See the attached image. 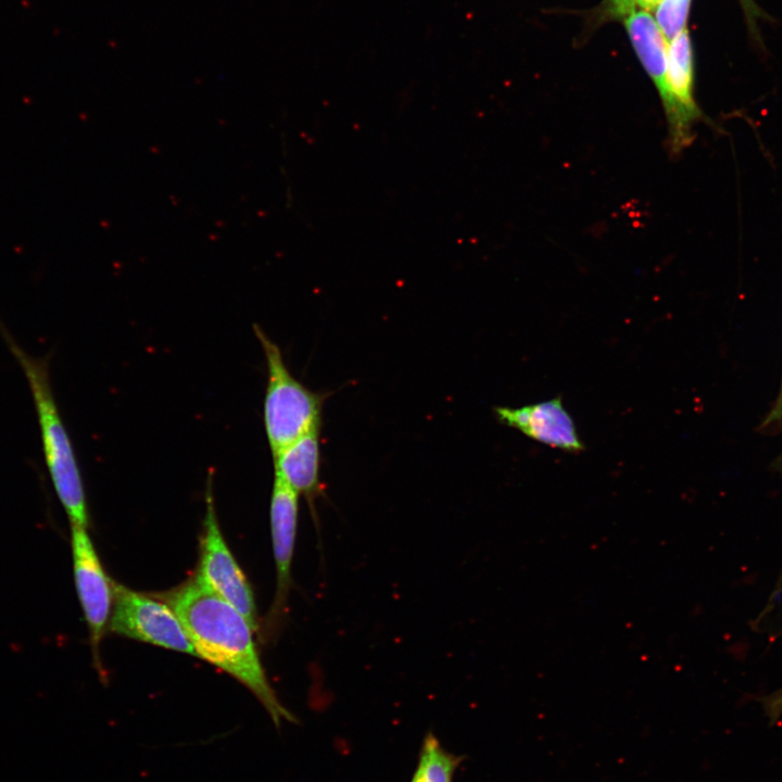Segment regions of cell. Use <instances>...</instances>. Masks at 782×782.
Instances as JSON below:
<instances>
[{
  "label": "cell",
  "instance_id": "6da1fadb",
  "mask_svg": "<svg viewBox=\"0 0 782 782\" xmlns=\"http://www.w3.org/2000/svg\"><path fill=\"white\" fill-rule=\"evenodd\" d=\"M198 657L226 671L261 702L278 728L297 718L280 703L267 681L252 628L231 604L214 593L197 576L167 595Z\"/></svg>",
  "mask_w": 782,
  "mask_h": 782
},
{
  "label": "cell",
  "instance_id": "7a4b0ae2",
  "mask_svg": "<svg viewBox=\"0 0 782 782\" xmlns=\"http://www.w3.org/2000/svg\"><path fill=\"white\" fill-rule=\"evenodd\" d=\"M0 335L18 363L36 411L47 470L71 526L87 528L88 507L73 443L54 396L49 357L25 351L0 319Z\"/></svg>",
  "mask_w": 782,
  "mask_h": 782
},
{
  "label": "cell",
  "instance_id": "3957f363",
  "mask_svg": "<svg viewBox=\"0 0 782 782\" xmlns=\"http://www.w3.org/2000/svg\"><path fill=\"white\" fill-rule=\"evenodd\" d=\"M267 366V384L263 405L264 428L272 455L321 424L323 404L328 393L306 388L290 373L280 348L253 325Z\"/></svg>",
  "mask_w": 782,
  "mask_h": 782
},
{
  "label": "cell",
  "instance_id": "277c9868",
  "mask_svg": "<svg viewBox=\"0 0 782 782\" xmlns=\"http://www.w3.org/2000/svg\"><path fill=\"white\" fill-rule=\"evenodd\" d=\"M111 632L198 656L179 618L167 604L113 583Z\"/></svg>",
  "mask_w": 782,
  "mask_h": 782
},
{
  "label": "cell",
  "instance_id": "5b68a950",
  "mask_svg": "<svg viewBox=\"0 0 782 782\" xmlns=\"http://www.w3.org/2000/svg\"><path fill=\"white\" fill-rule=\"evenodd\" d=\"M209 478L204 533L197 577L239 610L254 631L258 623L253 592L220 532L212 496V477Z\"/></svg>",
  "mask_w": 782,
  "mask_h": 782
},
{
  "label": "cell",
  "instance_id": "8992f818",
  "mask_svg": "<svg viewBox=\"0 0 782 782\" xmlns=\"http://www.w3.org/2000/svg\"><path fill=\"white\" fill-rule=\"evenodd\" d=\"M71 529L75 584L92 651L98 654L112 611L114 586L100 563L86 528L71 526Z\"/></svg>",
  "mask_w": 782,
  "mask_h": 782
},
{
  "label": "cell",
  "instance_id": "52a82bcc",
  "mask_svg": "<svg viewBox=\"0 0 782 782\" xmlns=\"http://www.w3.org/2000/svg\"><path fill=\"white\" fill-rule=\"evenodd\" d=\"M299 515V494L278 475L274 476L270 499V529L276 565L277 588L270 620L278 623L288 604Z\"/></svg>",
  "mask_w": 782,
  "mask_h": 782
},
{
  "label": "cell",
  "instance_id": "ba28073f",
  "mask_svg": "<svg viewBox=\"0 0 782 782\" xmlns=\"http://www.w3.org/2000/svg\"><path fill=\"white\" fill-rule=\"evenodd\" d=\"M497 419L527 437L567 452H580L583 443L559 398L518 408L495 407Z\"/></svg>",
  "mask_w": 782,
  "mask_h": 782
},
{
  "label": "cell",
  "instance_id": "9c48e42d",
  "mask_svg": "<svg viewBox=\"0 0 782 782\" xmlns=\"http://www.w3.org/2000/svg\"><path fill=\"white\" fill-rule=\"evenodd\" d=\"M321 424L287 445L273 456L275 474L281 477L299 495L305 496L311 510L324 494L320 481Z\"/></svg>",
  "mask_w": 782,
  "mask_h": 782
},
{
  "label": "cell",
  "instance_id": "30bf717a",
  "mask_svg": "<svg viewBox=\"0 0 782 782\" xmlns=\"http://www.w3.org/2000/svg\"><path fill=\"white\" fill-rule=\"evenodd\" d=\"M626 26L635 52L653 79L663 102L667 94V40L654 17L644 10L630 13Z\"/></svg>",
  "mask_w": 782,
  "mask_h": 782
},
{
  "label": "cell",
  "instance_id": "8fae6325",
  "mask_svg": "<svg viewBox=\"0 0 782 782\" xmlns=\"http://www.w3.org/2000/svg\"><path fill=\"white\" fill-rule=\"evenodd\" d=\"M462 761V756L446 751L438 737L428 732L411 782H452L454 772Z\"/></svg>",
  "mask_w": 782,
  "mask_h": 782
},
{
  "label": "cell",
  "instance_id": "7c38bea8",
  "mask_svg": "<svg viewBox=\"0 0 782 782\" xmlns=\"http://www.w3.org/2000/svg\"><path fill=\"white\" fill-rule=\"evenodd\" d=\"M691 0H660L656 5V23L667 42L683 29Z\"/></svg>",
  "mask_w": 782,
  "mask_h": 782
},
{
  "label": "cell",
  "instance_id": "4fadbf2b",
  "mask_svg": "<svg viewBox=\"0 0 782 782\" xmlns=\"http://www.w3.org/2000/svg\"><path fill=\"white\" fill-rule=\"evenodd\" d=\"M660 0H611L614 11L618 15H629L636 9H653Z\"/></svg>",
  "mask_w": 782,
  "mask_h": 782
},
{
  "label": "cell",
  "instance_id": "5bb4252c",
  "mask_svg": "<svg viewBox=\"0 0 782 782\" xmlns=\"http://www.w3.org/2000/svg\"><path fill=\"white\" fill-rule=\"evenodd\" d=\"M781 417H782V382H781V389H780L779 396L777 399V402L774 404V407H773L771 414L768 417L767 422L775 421V420L780 419Z\"/></svg>",
  "mask_w": 782,
  "mask_h": 782
}]
</instances>
